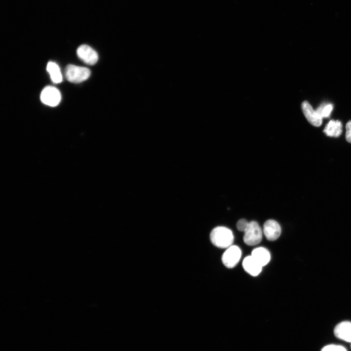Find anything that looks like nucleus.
I'll return each instance as SVG.
<instances>
[{
  "instance_id": "nucleus-14",
  "label": "nucleus",
  "mask_w": 351,
  "mask_h": 351,
  "mask_svg": "<svg viewBox=\"0 0 351 351\" xmlns=\"http://www.w3.org/2000/svg\"><path fill=\"white\" fill-rule=\"evenodd\" d=\"M333 109V105L331 103H322L315 110L317 114L323 118L329 117Z\"/></svg>"
},
{
  "instance_id": "nucleus-2",
  "label": "nucleus",
  "mask_w": 351,
  "mask_h": 351,
  "mask_svg": "<svg viewBox=\"0 0 351 351\" xmlns=\"http://www.w3.org/2000/svg\"><path fill=\"white\" fill-rule=\"evenodd\" d=\"M90 74L91 72L88 68L72 64L68 65L64 71V76L66 79L74 83H80L86 80Z\"/></svg>"
},
{
  "instance_id": "nucleus-8",
  "label": "nucleus",
  "mask_w": 351,
  "mask_h": 351,
  "mask_svg": "<svg viewBox=\"0 0 351 351\" xmlns=\"http://www.w3.org/2000/svg\"><path fill=\"white\" fill-rule=\"evenodd\" d=\"M281 227L279 223L273 219H269L263 225V233L270 241L276 240L281 234Z\"/></svg>"
},
{
  "instance_id": "nucleus-16",
  "label": "nucleus",
  "mask_w": 351,
  "mask_h": 351,
  "mask_svg": "<svg viewBox=\"0 0 351 351\" xmlns=\"http://www.w3.org/2000/svg\"><path fill=\"white\" fill-rule=\"evenodd\" d=\"M249 222L245 219H240L236 223V228L241 232H245L249 226Z\"/></svg>"
},
{
  "instance_id": "nucleus-7",
  "label": "nucleus",
  "mask_w": 351,
  "mask_h": 351,
  "mask_svg": "<svg viewBox=\"0 0 351 351\" xmlns=\"http://www.w3.org/2000/svg\"><path fill=\"white\" fill-rule=\"evenodd\" d=\"M301 109L309 122L315 127H319L322 123V118L314 110L307 101L301 103Z\"/></svg>"
},
{
  "instance_id": "nucleus-3",
  "label": "nucleus",
  "mask_w": 351,
  "mask_h": 351,
  "mask_svg": "<svg viewBox=\"0 0 351 351\" xmlns=\"http://www.w3.org/2000/svg\"><path fill=\"white\" fill-rule=\"evenodd\" d=\"M262 231L257 222L252 221L249 222L247 229L244 232L243 241L249 246L259 244L262 240Z\"/></svg>"
},
{
  "instance_id": "nucleus-5",
  "label": "nucleus",
  "mask_w": 351,
  "mask_h": 351,
  "mask_svg": "<svg viewBox=\"0 0 351 351\" xmlns=\"http://www.w3.org/2000/svg\"><path fill=\"white\" fill-rule=\"evenodd\" d=\"M241 256L240 249L237 246L232 245L228 248L223 253L222 256V261L227 268H233L238 263Z\"/></svg>"
},
{
  "instance_id": "nucleus-4",
  "label": "nucleus",
  "mask_w": 351,
  "mask_h": 351,
  "mask_svg": "<svg viewBox=\"0 0 351 351\" xmlns=\"http://www.w3.org/2000/svg\"><path fill=\"white\" fill-rule=\"evenodd\" d=\"M60 99L61 95L59 90L54 86H46L41 92L40 100L47 105L56 106L60 102Z\"/></svg>"
},
{
  "instance_id": "nucleus-13",
  "label": "nucleus",
  "mask_w": 351,
  "mask_h": 351,
  "mask_svg": "<svg viewBox=\"0 0 351 351\" xmlns=\"http://www.w3.org/2000/svg\"><path fill=\"white\" fill-rule=\"evenodd\" d=\"M46 69L54 83H58L62 81V77L60 69L55 62L49 61L47 65Z\"/></svg>"
},
{
  "instance_id": "nucleus-12",
  "label": "nucleus",
  "mask_w": 351,
  "mask_h": 351,
  "mask_svg": "<svg viewBox=\"0 0 351 351\" xmlns=\"http://www.w3.org/2000/svg\"><path fill=\"white\" fill-rule=\"evenodd\" d=\"M323 132L329 136L338 137L342 133V124L338 120H331L326 124Z\"/></svg>"
},
{
  "instance_id": "nucleus-11",
  "label": "nucleus",
  "mask_w": 351,
  "mask_h": 351,
  "mask_svg": "<svg viewBox=\"0 0 351 351\" xmlns=\"http://www.w3.org/2000/svg\"><path fill=\"white\" fill-rule=\"evenodd\" d=\"M251 255L261 266L267 265L271 258L270 252L264 247H258L254 249Z\"/></svg>"
},
{
  "instance_id": "nucleus-15",
  "label": "nucleus",
  "mask_w": 351,
  "mask_h": 351,
  "mask_svg": "<svg viewBox=\"0 0 351 351\" xmlns=\"http://www.w3.org/2000/svg\"><path fill=\"white\" fill-rule=\"evenodd\" d=\"M321 351H347V350L342 346L330 344L324 347Z\"/></svg>"
},
{
  "instance_id": "nucleus-1",
  "label": "nucleus",
  "mask_w": 351,
  "mask_h": 351,
  "mask_svg": "<svg viewBox=\"0 0 351 351\" xmlns=\"http://www.w3.org/2000/svg\"><path fill=\"white\" fill-rule=\"evenodd\" d=\"M210 237L212 244L219 248H229L232 246L234 239L232 231L223 226H218L213 229Z\"/></svg>"
},
{
  "instance_id": "nucleus-10",
  "label": "nucleus",
  "mask_w": 351,
  "mask_h": 351,
  "mask_svg": "<svg viewBox=\"0 0 351 351\" xmlns=\"http://www.w3.org/2000/svg\"><path fill=\"white\" fill-rule=\"evenodd\" d=\"M242 266L247 273L254 276H256L260 273L262 267L251 255L248 256L243 259Z\"/></svg>"
},
{
  "instance_id": "nucleus-6",
  "label": "nucleus",
  "mask_w": 351,
  "mask_h": 351,
  "mask_svg": "<svg viewBox=\"0 0 351 351\" xmlns=\"http://www.w3.org/2000/svg\"><path fill=\"white\" fill-rule=\"evenodd\" d=\"M78 57L85 63L93 65L97 63L98 56L96 51L90 46L83 44L77 50Z\"/></svg>"
},
{
  "instance_id": "nucleus-18",
  "label": "nucleus",
  "mask_w": 351,
  "mask_h": 351,
  "mask_svg": "<svg viewBox=\"0 0 351 351\" xmlns=\"http://www.w3.org/2000/svg\"></svg>"
},
{
  "instance_id": "nucleus-17",
  "label": "nucleus",
  "mask_w": 351,
  "mask_h": 351,
  "mask_svg": "<svg viewBox=\"0 0 351 351\" xmlns=\"http://www.w3.org/2000/svg\"><path fill=\"white\" fill-rule=\"evenodd\" d=\"M346 129V139L348 142L351 143V120L347 123Z\"/></svg>"
},
{
  "instance_id": "nucleus-9",
  "label": "nucleus",
  "mask_w": 351,
  "mask_h": 351,
  "mask_svg": "<svg viewBox=\"0 0 351 351\" xmlns=\"http://www.w3.org/2000/svg\"><path fill=\"white\" fill-rule=\"evenodd\" d=\"M334 334L337 338L351 343V322L345 321L338 324L334 328Z\"/></svg>"
}]
</instances>
